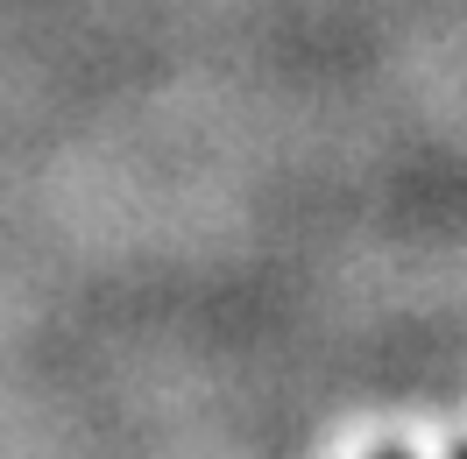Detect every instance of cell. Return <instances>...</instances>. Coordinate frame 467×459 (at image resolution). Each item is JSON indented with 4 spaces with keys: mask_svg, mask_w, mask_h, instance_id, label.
Masks as SVG:
<instances>
[{
    "mask_svg": "<svg viewBox=\"0 0 467 459\" xmlns=\"http://www.w3.org/2000/svg\"><path fill=\"white\" fill-rule=\"evenodd\" d=\"M461 459H467V453H461Z\"/></svg>",
    "mask_w": 467,
    "mask_h": 459,
    "instance_id": "obj_1",
    "label": "cell"
}]
</instances>
